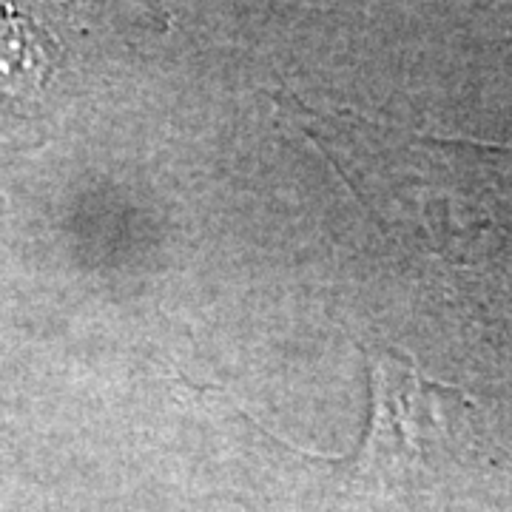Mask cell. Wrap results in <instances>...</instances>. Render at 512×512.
Masks as SVG:
<instances>
[{
	"instance_id": "1",
	"label": "cell",
	"mask_w": 512,
	"mask_h": 512,
	"mask_svg": "<svg viewBox=\"0 0 512 512\" xmlns=\"http://www.w3.org/2000/svg\"><path fill=\"white\" fill-rule=\"evenodd\" d=\"M370 370V427L359 450V467L373 470L396 458L421 456V441L441 430V399L456 387L421 376L419 365L393 348H362Z\"/></svg>"
},
{
	"instance_id": "2",
	"label": "cell",
	"mask_w": 512,
	"mask_h": 512,
	"mask_svg": "<svg viewBox=\"0 0 512 512\" xmlns=\"http://www.w3.org/2000/svg\"><path fill=\"white\" fill-rule=\"evenodd\" d=\"M55 37L15 0H0V103L35 97L55 60Z\"/></svg>"
}]
</instances>
